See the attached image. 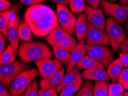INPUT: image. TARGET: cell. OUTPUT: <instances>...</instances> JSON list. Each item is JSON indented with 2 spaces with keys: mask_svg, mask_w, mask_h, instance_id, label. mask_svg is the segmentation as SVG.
I'll use <instances>...</instances> for the list:
<instances>
[{
  "mask_svg": "<svg viewBox=\"0 0 128 96\" xmlns=\"http://www.w3.org/2000/svg\"><path fill=\"white\" fill-rule=\"evenodd\" d=\"M24 20L38 38L48 36L58 26L57 15L51 7L38 4L30 6L24 15Z\"/></svg>",
  "mask_w": 128,
  "mask_h": 96,
  "instance_id": "cell-1",
  "label": "cell"
},
{
  "mask_svg": "<svg viewBox=\"0 0 128 96\" xmlns=\"http://www.w3.org/2000/svg\"><path fill=\"white\" fill-rule=\"evenodd\" d=\"M38 75V71L35 68L22 71L12 82L9 91L13 96L24 94L31 82Z\"/></svg>",
  "mask_w": 128,
  "mask_h": 96,
  "instance_id": "cell-2",
  "label": "cell"
},
{
  "mask_svg": "<svg viewBox=\"0 0 128 96\" xmlns=\"http://www.w3.org/2000/svg\"><path fill=\"white\" fill-rule=\"evenodd\" d=\"M30 66L25 63L15 61L9 64L0 65V81L6 89H8L17 75L24 70H28Z\"/></svg>",
  "mask_w": 128,
  "mask_h": 96,
  "instance_id": "cell-3",
  "label": "cell"
},
{
  "mask_svg": "<svg viewBox=\"0 0 128 96\" xmlns=\"http://www.w3.org/2000/svg\"><path fill=\"white\" fill-rule=\"evenodd\" d=\"M104 30L110 39L113 51L116 53L121 44L126 39L125 31L111 17L108 18Z\"/></svg>",
  "mask_w": 128,
  "mask_h": 96,
  "instance_id": "cell-4",
  "label": "cell"
},
{
  "mask_svg": "<svg viewBox=\"0 0 128 96\" xmlns=\"http://www.w3.org/2000/svg\"><path fill=\"white\" fill-rule=\"evenodd\" d=\"M56 15L62 28L71 36L74 35L77 19L72 12L66 6L57 5Z\"/></svg>",
  "mask_w": 128,
  "mask_h": 96,
  "instance_id": "cell-5",
  "label": "cell"
},
{
  "mask_svg": "<svg viewBox=\"0 0 128 96\" xmlns=\"http://www.w3.org/2000/svg\"><path fill=\"white\" fill-rule=\"evenodd\" d=\"M100 7L105 14L113 18L120 24H123L128 17V4L121 5L110 3L107 0H101Z\"/></svg>",
  "mask_w": 128,
  "mask_h": 96,
  "instance_id": "cell-6",
  "label": "cell"
},
{
  "mask_svg": "<svg viewBox=\"0 0 128 96\" xmlns=\"http://www.w3.org/2000/svg\"><path fill=\"white\" fill-rule=\"evenodd\" d=\"M87 54L108 68L114 60V56L110 49L106 46H90L86 44Z\"/></svg>",
  "mask_w": 128,
  "mask_h": 96,
  "instance_id": "cell-7",
  "label": "cell"
},
{
  "mask_svg": "<svg viewBox=\"0 0 128 96\" xmlns=\"http://www.w3.org/2000/svg\"><path fill=\"white\" fill-rule=\"evenodd\" d=\"M18 51L28 52L42 60L53 58L54 52L47 45L42 42H24L21 43Z\"/></svg>",
  "mask_w": 128,
  "mask_h": 96,
  "instance_id": "cell-8",
  "label": "cell"
},
{
  "mask_svg": "<svg viewBox=\"0 0 128 96\" xmlns=\"http://www.w3.org/2000/svg\"><path fill=\"white\" fill-rule=\"evenodd\" d=\"M40 76L44 79L51 77L63 68V63L56 58L46 59L35 62Z\"/></svg>",
  "mask_w": 128,
  "mask_h": 96,
  "instance_id": "cell-9",
  "label": "cell"
},
{
  "mask_svg": "<svg viewBox=\"0 0 128 96\" xmlns=\"http://www.w3.org/2000/svg\"><path fill=\"white\" fill-rule=\"evenodd\" d=\"M87 35V45L90 46H108L111 45V42L107 34L92 26L88 23Z\"/></svg>",
  "mask_w": 128,
  "mask_h": 96,
  "instance_id": "cell-10",
  "label": "cell"
},
{
  "mask_svg": "<svg viewBox=\"0 0 128 96\" xmlns=\"http://www.w3.org/2000/svg\"><path fill=\"white\" fill-rule=\"evenodd\" d=\"M86 15L89 24L100 30H104L106 21L101 8H93L86 5Z\"/></svg>",
  "mask_w": 128,
  "mask_h": 96,
  "instance_id": "cell-11",
  "label": "cell"
},
{
  "mask_svg": "<svg viewBox=\"0 0 128 96\" xmlns=\"http://www.w3.org/2000/svg\"><path fill=\"white\" fill-rule=\"evenodd\" d=\"M20 16L13 14L9 21L8 28V39L14 48L16 54L18 53L19 45L18 27L20 25Z\"/></svg>",
  "mask_w": 128,
  "mask_h": 96,
  "instance_id": "cell-12",
  "label": "cell"
},
{
  "mask_svg": "<svg viewBox=\"0 0 128 96\" xmlns=\"http://www.w3.org/2000/svg\"><path fill=\"white\" fill-rule=\"evenodd\" d=\"M81 76L83 79L96 82L108 81L110 79L107 72L104 70V66L101 63H98L97 65L90 69L84 70L81 73Z\"/></svg>",
  "mask_w": 128,
  "mask_h": 96,
  "instance_id": "cell-13",
  "label": "cell"
},
{
  "mask_svg": "<svg viewBox=\"0 0 128 96\" xmlns=\"http://www.w3.org/2000/svg\"><path fill=\"white\" fill-rule=\"evenodd\" d=\"M86 53L85 41L83 40L78 43L76 47L71 52L70 60L67 67V72L70 71L76 67V64L86 55Z\"/></svg>",
  "mask_w": 128,
  "mask_h": 96,
  "instance_id": "cell-14",
  "label": "cell"
},
{
  "mask_svg": "<svg viewBox=\"0 0 128 96\" xmlns=\"http://www.w3.org/2000/svg\"><path fill=\"white\" fill-rule=\"evenodd\" d=\"M21 8L20 4H16L6 11L1 12L0 14V31L8 39V28L9 21L13 14Z\"/></svg>",
  "mask_w": 128,
  "mask_h": 96,
  "instance_id": "cell-15",
  "label": "cell"
},
{
  "mask_svg": "<svg viewBox=\"0 0 128 96\" xmlns=\"http://www.w3.org/2000/svg\"><path fill=\"white\" fill-rule=\"evenodd\" d=\"M48 44H50L52 47L55 46L61 47L71 52L76 47L78 43L74 38H72L71 35L66 33L63 36L51 41Z\"/></svg>",
  "mask_w": 128,
  "mask_h": 96,
  "instance_id": "cell-16",
  "label": "cell"
},
{
  "mask_svg": "<svg viewBox=\"0 0 128 96\" xmlns=\"http://www.w3.org/2000/svg\"><path fill=\"white\" fill-rule=\"evenodd\" d=\"M88 23L87 22L86 13H80L77 18L76 26H75V34L78 42L84 40L87 37Z\"/></svg>",
  "mask_w": 128,
  "mask_h": 96,
  "instance_id": "cell-17",
  "label": "cell"
},
{
  "mask_svg": "<svg viewBox=\"0 0 128 96\" xmlns=\"http://www.w3.org/2000/svg\"><path fill=\"white\" fill-rule=\"evenodd\" d=\"M65 69L62 68L51 77L46 79H42L40 81V86L42 90H47L55 87L59 85L64 75Z\"/></svg>",
  "mask_w": 128,
  "mask_h": 96,
  "instance_id": "cell-18",
  "label": "cell"
},
{
  "mask_svg": "<svg viewBox=\"0 0 128 96\" xmlns=\"http://www.w3.org/2000/svg\"><path fill=\"white\" fill-rule=\"evenodd\" d=\"M82 79L81 74H78L75 81L70 85L67 86L62 90L59 93V96H72L80 89L82 86Z\"/></svg>",
  "mask_w": 128,
  "mask_h": 96,
  "instance_id": "cell-19",
  "label": "cell"
},
{
  "mask_svg": "<svg viewBox=\"0 0 128 96\" xmlns=\"http://www.w3.org/2000/svg\"><path fill=\"white\" fill-rule=\"evenodd\" d=\"M80 69H79L77 67H75L70 71L66 72V75H64V77L62 78L61 82L56 87L58 94L60 93V91L64 88L70 85L75 81L77 75L80 72Z\"/></svg>",
  "mask_w": 128,
  "mask_h": 96,
  "instance_id": "cell-20",
  "label": "cell"
},
{
  "mask_svg": "<svg viewBox=\"0 0 128 96\" xmlns=\"http://www.w3.org/2000/svg\"><path fill=\"white\" fill-rule=\"evenodd\" d=\"M123 65L120 61V59L118 58L114 60L111 64L108 66L106 72L110 79L113 81H117L122 71Z\"/></svg>",
  "mask_w": 128,
  "mask_h": 96,
  "instance_id": "cell-21",
  "label": "cell"
},
{
  "mask_svg": "<svg viewBox=\"0 0 128 96\" xmlns=\"http://www.w3.org/2000/svg\"><path fill=\"white\" fill-rule=\"evenodd\" d=\"M33 32L30 25L26 21H23L20 23L18 27V36L21 40L26 42H32Z\"/></svg>",
  "mask_w": 128,
  "mask_h": 96,
  "instance_id": "cell-22",
  "label": "cell"
},
{
  "mask_svg": "<svg viewBox=\"0 0 128 96\" xmlns=\"http://www.w3.org/2000/svg\"><path fill=\"white\" fill-rule=\"evenodd\" d=\"M52 50L56 58L65 65L68 66L71 58V53L66 49L59 46H52Z\"/></svg>",
  "mask_w": 128,
  "mask_h": 96,
  "instance_id": "cell-23",
  "label": "cell"
},
{
  "mask_svg": "<svg viewBox=\"0 0 128 96\" xmlns=\"http://www.w3.org/2000/svg\"><path fill=\"white\" fill-rule=\"evenodd\" d=\"M14 50L11 44L7 47L2 54H0V64H9L15 62Z\"/></svg>",
  "mask_w": 128,
  "mask_h": 96,
  "instance_id": "cell-24",
  "label": "cell"
},
{
  "mask_svg": "<svg viewBox=\"0 0 128 96\" xmlns=\"http://www.w3.org/2000/svg\"><path fill=\"white\" fill-rule=\"evenodd\" d=\"M94 96H108V81L96 82L93 87Z\"/></svg>",
  "mask_w": 128,
  "mask_h": 96,
  "instance_id": "cell-25",
  "label": "cell"
},
{
  "mask_svg": "<svg viewBox=\"0 0 128 96\" xmlns=\"http://www.w3.org/2000/svg\"><path fill=\"white\" fill-rule=\"evenodd\" d=\"M98 63V62L90 57L89 55H85L82 59V60L76 64V67L80 70H88L95 67L97 65Z\"/></svg>",
  "mask_w": 128,
  "mask_h": 96,
  "instance_id": "cell-26",
  "label": "cell"
},
{
  "mask_svg": "<svg viewBox=\"0 0 128 96\" xmlns=\"http://www.w3.org/2000/svg\"><path fill=\"white\" fill-rule=\"evenodd\" d=\"M93 87L94 85L92 82L89 80L85 81L76 94V96H94Z\"/></svg>",
  "mask_w": 128,
  "mask_h": 96,
  "instance_id": "cell-27",
  "label": "cell"
},
{
  "mask_svg": "<svg viewBox=\"0 0 128 96\" xmlns=\"http://www.w3.org/2000/svg\"><path fill=\"white\" fill-rule=\"evenodd\" d=\"M69 5L73 13H82L86 11V6L84 0H70Z\"/></svg>",
  "mask_w": 128,
  "mask_h": 96,
  "instance_id": "cell-28",
  "label": "cell"
},
{
  "mask_svg": "<svg viewBox=\"0 0 128 96\" xmlns=\"http://www.w3.org/2000/svg\"><path fill=\"white\" fill-rule=\"evenodd\" d=\"M124 87L120 82L108 85V96H123Z\"/></svg>",
  "mask_w": 128,
  "mask_h": 96,
  "instance_id": "cell-29",
  "label": "cell"
},
{
  "mask_svg": "<svg viewBox=\"0 0 128 96\" xmlns=\"http://www.w3.org/2000/svg\"><path fill=\"white\" fill-rule=\"evenodd\" d=\"M38 90V82L34 79L27 88L23 96H40Z\"/></svg>",
  "mask_w": 128,
  "mask_h": 96,
  "instance_id": "cell-30",
  "label": "cell"
},
{
  "mask_svg": "<svg viewBox=\"0 0 128 96\" xmlns=\"http://www.w3.org/2000/svg\"><path fill=\"white\" fill-rule=\"evenodd\" d=\"M118 82L123 85L124 89L128 90V68L122 70L118 78Z\"/></svg>",
  "mask_w": 128,
  "mask_h": 96,
  "instance_id": "cell-31",
  "label": "cell"
},
{
  "mask_svg": "<svg viewBox=\"0 0 128 96\" xmlns=\"http://www.w3.org/2000/svg\"><path fill=\"white\" fill-rule=\"evenodd\" d=\"M56 87H53L47 90H40L38 91L40 96H59Z\"/></svg>",
  "mask_w": 128,
  "mask_h": 96,
  "instance_id": "cell-32",
  "label": "cell"
},
{
  "mask_svg": "<svg viewBox=\"0 0 128 96\" xmlns=\"http://www.w3.org/2000/svg\"><path fill=\"white\" fill-rule=\"evenodd\" d=\"M11 3L9 0H0V11L1 12L6 11L10 9Z\"/></svg>",
  "mask_w": 128,
  "mask_h": 96,
  "instance_id": "cell-33",
  "label": "cell"
},
{
  "mask_svg": "<svg viewBox=\"0 0 128 96\" xmlns=\"http://www.w3.org/2000/svg\"><path fill=\"white\" fill-rule=\"evenodd\" d=\"M47 0H20V2L23 4L26 5L34 6L39 4L41 3H44Z\"/></svg>",
  "mask_w": 128,
  "mask_h": 96,
  "instance_id": "cell-34",
  "label": "cell"
},
{
  "mask_svg": "<svg viewBox=\"0 0 128 96\" xmlns=\"http://www.w3.org/2000/svg\"><path fill=\"white\" fill-rule=\"evenodd\" d=\"M123 66L128 68V54L124 52H121L119 54V58Z\"/></svg>",
  "mask_w": 128,
  "mask_h": 96,
  "instance_id": "cell-35",
  "label": "cell"
},
{
  "mask_svg": "<svg viewBox=\"0 0 128 96\" xmlns=\"http://www.w3.org/2000/svg\"><path fill=\"white\" fill-rule=\"evenodd\" d=\"M6 38L2 34H0V54H2L6 49Z\"/></svg>",
  "mask_w": 128,
  "mask_h": 96,
  "instance_id": "cell-36",
  "label": "cell"
},
{
  "mask_svg": "<svg viewBox=\"0 0 128 96\" xmlns=\"http://www.w3.org/2000/svg\"><path fill=\"white\" fill-rule=\"evenodd\" d=\"M85 1L88 4L89 6L93 8H98L101 0H85Z\"/></svg>",
  "mask_w": 128,
  "mask_h": 96,
  "instance_id": "cell-37",
  "label": "cell"
},
{
  "mask_svg": "<svg viewBox=\"0 0 128 96\" xmlns=\"http://www.w3.org/2000/svg\"><path fill=\"white\" fill-rule=\"evenodd\" d=\"M119 50L121 52H124L128 54V38L126 39L120 46Z\"/></svg>",
  "mask_w": 128,
  "mask_h": 96,
  "instance_id": "cell-38",
  "label": "cell"
},
{
  "mask_svg": "<svg viewBox=\"0 0 128 96\" xmlns=\"http://www.w3.org/2000/svg\"><path fill=\"white\" fill-rule=\"evenodd\" d=\"M0 96H13L6 90V89L2 83L0 84Z\"/></svg>",
  "mask_w": 128,
  "mask_h": 96,
  "instance_id": "cell-39",
  "label": "cell"
},
{
  "mask_svg": "<svg viewBox=\"0 0 128 96\" xmlns=\"http://www.w3.org/2000/svg\"><path fill=\"white\" fill-rule=\"evenodd\" d=\"M52 1L57 5H65L69 4L70 3V0H52Z\"/></svg>",
  "mask_w": 128,
  "mask_h": 96,
  "instance_id": "cell-40",
  "label": "cell"
},
{
  "mask_svg": "<svg viewBox=\"0 0 128 96\" xmlns=\"http://www.w3.org/2000/svg\"><path fill=\"white\" fill-rule=\"evenodd\" d=\"M120 4L121 5H125L128 4V0H120Z\"/></svg>",
  "mask_w": 128,
  "mask_h": 96,
  "instance_id": "cell-41",
  "label": "cell"
},
{
  "mask_svg": "<svg viewBox=\"0 0 128 96\" xmlns=\"http://www.w3.org/2000/svg\"><path fill=\"white\" fill-rule=\"evenodd\" d=\"M125 27H126V29H127V30L128 31V19H127L126 23V25H125Z\"/></svg>",
  "mask_w": 128,
  "mask_h": 96,
  "instance_id": "cell-42",
  "label": "cell"
},
{
  "mask_svg": "<svg viewBox=\"0 0 128 96\" xmlns=\"http://www.w3.org/2000/svg\"><path fill=\"white\" fill-rule=\"evenodd\" d=\"M123 96H128V90L127 91H126L125 93H124Z\"/></svg>",
  "mask_w": 128,
  "mask_h": 96,
  "instance_id": "cell-43",
  "label": "cell"
},
{
  "mask_svg": "<svg viewBox=\"0 0 128 96\" xmlns=\"http://www.w3.org/2000/svg\"><path fill=\"white\" fill-rule=\"evenodd\" d=\"M110 1L111 2H115V1H117V0H110Z\"/></svg>",
  "mask_w": 128,
  "mask_h": 96,
  "instance_id": "cell-44",
  "label": "cell"
},
{
  "mask_svg": "<svg viewBox=\"0 0 128 96\" xmlns=\"http://www.w3.org/2000/svg\"><path fill=\"white\" fill-rule=\"evenodd\" d=\"M14 1H16V0H14Z\"/></svg>",
  "mask_w": 128,
  "mask_h": 96,
  "instance_id": "cell-45",
  "label": "cell"
},
{
  "mask_svg": "<svg viewBox=\"0 0 128 96\" xmlns=\"http://www.w3.org/2000/svg\"><path fill=\"white\" fill-rule=\"evenodd\" d=\"M72 96H74V95H72Z\"/></svg>",
  "mask_w": 128,
  "mask_h": 96,
  "instance_id": "cell-46",
  "label": "cell"
}]
</instances>
